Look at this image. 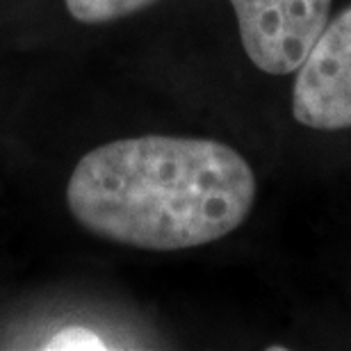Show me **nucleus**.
Wrapping results in <instances>:
<instances>
[{
  "mask_svg": "<svg viewBox=\"0 0 351 351\" xmlns=\"http://www.w3.org/2000/svg\"><path fill=\"white\" fill-rule=\"evenodd\" d=\"M258 196L251 165L217 139L144 135L96 146L66 185L91 235L146 251L217 242L247 221Z\"/></svg>",
  "mask_w": 351,
  "mask_h": 351,
  "instance_id": "nucleus-1",
  "label": "nucleus"
},
{
  "mask_svg": "<svg viewBox=\"0 0 351 351\" xmlns=\"http://www.w3.org/2000/svg\"><path fill=\"white\" fill-rule=\"evenodd\" d=\"M333 0H230L244 53L269 75L294 73L324 32Z\"/></svg>",
  "mask_w": 351,
  "mask_h": 351,
  "instance_id": "nucleus-2",
  "label": "nucleus"
},
{
  "mask_svg": "<svg viewBox=\"0 0 351 351\" xmlns=\"http://www.w3.org/2000/svg\"><path fill=\"white\" fill-rule=\"evenodd\" d=\"M292 117L313 130L351 128V5L328 21L297 69Z\"/></svg>",
  "mask_w": 351,
  "mask_h": 351,
  "instance_id": "nucleus-3",
  "label": "nucleus"
},
{
  "mask_svg": "<svg viewBox=\"0 0 351 351\" xmlns=\"http://www.w3.org/2000/svg\"><path fill=\"white\" fill-rule=\"evenodd\" d=\"M158 0H64L66 12L85 25H103L132 16Z\"/></svg>",
  "mask_w": 351,
  "mask_h": 351,
  "instance_id": "nucleus-4",
  "label": "nucleus"
},
{
  "mask_svg": "<svg viewBox=\"0 0 351 351\" xmlns=\"http://www.w3.org/2000/svg\"><path fill=\"white\" fill-rule=\"evenodd\" d=\"M46 349H105V345L96 333H91L82 326H73L55 335Z\"/></svg>",
  "mask_w": 351,
  "mask_h": 351,
  "instance_id": "nucleus-5",
  "label": "nucleus"
},
{
  "mask_svg": "<svg viewBox=\"0 0 351 351\" xmlns=\"http://www.w3.org/2000/svg\"><path fill=\"white\" fill-rule=\"evenodd\" d=\"M283 349H285V347H280V345H271V347H269V351H283Z\"/></svg>",
  "mask_w": 351,
  "mask_h": 351,
  "instance_id": "nucleus-6",
  "label": "nucleus"
}]
</instances>
